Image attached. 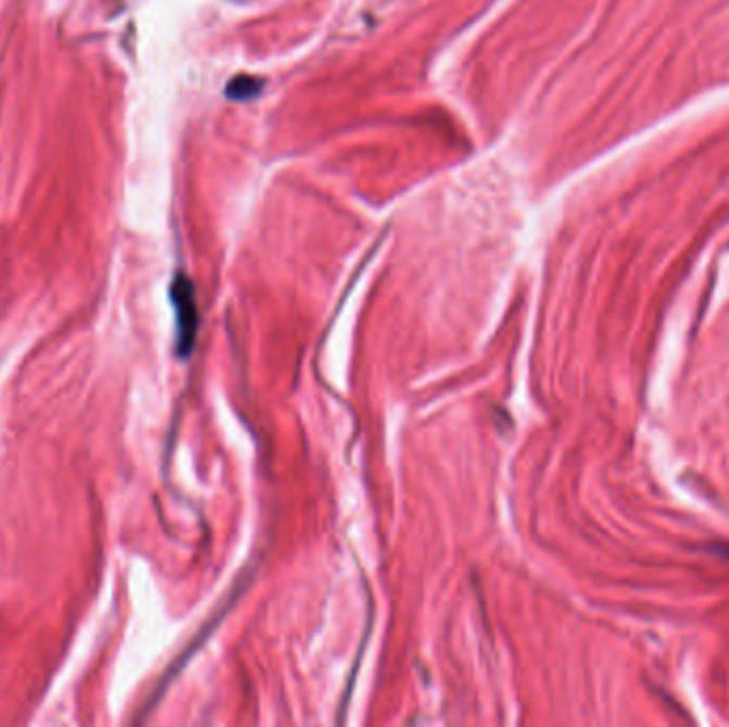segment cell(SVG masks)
<instances>
[{
    "mask_svg": "<svg viewBox=\"0 0 729 727\" xmlns=\"http://www.w3.org/2000/svg\"><path fill=\"white\" fill-rule=\"evenodd\" d=\"M171 301L175 308V331H177V343L175 350L181 359L190 356L197 331H199V310L194 299V286L184 274H177L171 284Z\"/></svg>",
    "mask_w": 729,
    "mask_h": 727,
    "instance_id": "obj_1",
    "label": "cell"
}]
</instances>
